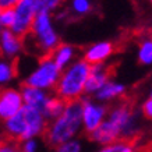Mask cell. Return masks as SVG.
<instances>
[{
    "label": "cell",
    "mask_w": 152,
    "mask_h": 152,
    "mask_svg": "<svg viewBox=\"0 0 152 152\" xmlns=\"http://www.w3.org/2000/svg\"><path fill=\"white\" fill-rule=\"evenodd\" d=\"M83 129V102L81 99H74L67 101L64 110L56 119L50 120L43 135L48 145L57 148L63 142L77 137Z\"/></svg>",
    "instance_id": "cell-1"
},
{
    "label": "cell",
    "mask_w": 152,
    "mask_h": 152,
    "mask_svg": "<svg viewBox=\"0 0 152 152\" xmlns=\"http://www.w3.org/2000/svg\"><path fill=\"white\" fill-rule=\"evenodd\" d=\"M91 70V63L85 59H75L67 66L60 75V80L55 88V94L64 101H74L85 95V85Z\"/></svg>",
    "instance_id": "cell-2"
},
{
    "label": "cell",
    "mask_w": 152,
    "mask_h": 152,
    "mask_svg": "<svg viewBox=\"0 0 152 152\" xmlns=\"http://www.w3.org/2000/svg\"><path fill=\"white\" fill-rule=\"evenodd\" d=\"M28 37L32 38L34 45L38 49L41 57L52 55V52L60 45V38L53 25L52 13L48 11L38 13L35 15L31 32Z\"/></svg>",
    "instance_id": "cell-3"
},
{
    "label": "cell",
    "mask_w": 152,
    "mask_h": 152,
    "mask_svg": "<svg viewBox=\"0 0 152 152\" xmlns=\"http://www.w3.org/2000/svg\"><path fill=\"white\" fill-rule=\"evenodd\" d=\"M106 120L115 129L119 140L133 141L135 135L138 134V121L129 102L123 101L113 106L107 113Z\"/></svg>",
    "instance_id": "cell-4"
},
{
    "label": "cell",
    "mask_w": 152,
    "mask_h": 152,
    "mask_svg": "<svg viewBox=\"0 0 152 152\" xmlns=\"http://www.w3.org/2000/svg\"><path fill=\"white\" fill-rule=\"evenodd\" d=\"M60 75H61V70L55 63V60L52 59V56H42L41 60L38 61V66L25 77L24 84L41 88L45 91H52L59 83Z\"/></svg>",
    "instance_id": "cell-5"
},
{
    "label": "cell",
    "mask_w": 152,
    "mask_h": 152,
    "mask_svg": "<svg viewBox=\"0 0 152 152\" xmlns=\"http://www.w3.org/2000/svg\"><path fill=\"white\" fill-rule=\"evenodd\" d=\"M14 11H15V21L10 29L24 39L31 32L35 15L38 14L37 3L35 0H20L14 6Z\"/></svg>",
    "instance_id": "cell-6"
},
{
    "label": "cell",
    "mask_w": 152,
    "mask_h": 152,
    "mask_svg": "<svg viewBox=\"0 0 152 152\" xmlns=\"http://www.w3.org/2000/svg\"><path fill=\"white\" fill-rule=\"evenodd\" d=\"M83 102V123H84V131L87 134L92 133L102 124V121L107 117V107L105 105L99 103L95 98L89 99L87 96L80 98Z\"/></svg>",
    "instance_id": "cell-7"
},
{
    "label": "cell",
    "mask_w": 152,
    "mask_h": 152,
    "mask_svg": "<svg viewBox=\"0 0 152 152\" xmlns=\"http://www.w3.org/2000/svg\"><path fill=\"white\" fill-rule=\"evenodd\" d=\"M24 98L21 89L6 88L0 95V117L3 120L9 119L13 115L18 113L24 107Z\"/></svg>",
    "instance_id": "cell-8"
},
{
    "label": "cell",
    "mask_w": 152,
    "mask_h": 152,
    "mask_svg": "<svg viewBox=\"0 0 152 152\" xmlns=\"http://www.w3.org/2000/svg\"><path fill=\"white\" fill-rule=\"evenodd\" d=\"M112 78V70L105 63L91 64L88 81L85 85V95H95V94Z\"/></svg>",
    "instance_id": "cell-9"
},
{
    "label": "cell",
    "mask_w": 152,
    "mask_h": 152,
    "mask_svg": "<svg viewBox=\"0 0 152 152\" xmlns=\"http://www.w3.org/2000/svg\"><path fill=\"white\" fill-rule=\"evenodd\" d=\"M0 48L6 59L14 60L23 52V38L13 32L10 28H3V31L0 34Z\"/></svg>",
    "instance_id": "cell-10"
},
{
    "label": "cell",
    "mask_w": 152,
    "mask_h": 152,
    "mask_svg": "<svg viewBox=\"0 0 152 152\" xmlns=\"http://www.w3.org/2000/svg\"><path fill=\"white\" fill-rule=\"evenodd\" d=\"M113 52H115V46H113L112 42H96L84 52V59L91 64L105 63L106 60L113 55Z\"/></svg>",
    "instance_id": "cell-11"
},
{
    "label": "cell",
    "mask_w": 152,
    "mask_h": 152,
    "mask_svg": "<svg viewBox=\"0 0 152 152\" xmlns=\"http://www.w3.org/2000/svg\"><path fill=\"white\" fill-rule=\"evenodd\" d=\"M21 92H23L24 103H25V105H31V106H35V107H39V109H42L43 113H45V106H46L48 101H49V98H50V95H48V92L45 89L23 84Z\"/></svg>",
    "instance_id": "cell-12"
},
{
    "label": "cell",
    "mask_w": 152,
    "mask_h": 152,
    "mask_svg": "<svg viewBox=\"0 0 152 152\" xmlns=\"http://www.w3.org/2000/svg\"><path fill=\"white\" fill-rule=\"evenodd\" d=\"M124 94H126L124 85L117 83V81H113V80L110 78L95 95H94V98H95L96 101L106 103V102H112V101H115V99H119V98H121Z\"/></svg>",
    "instance_id": "cell-13"
},
{
    "label": "cell",
    "mask_w": 152,
    "mask_h": 152,
    "mask_svg": "<svg viewBox=\"0 0 152 152\" xmlns=\"http://www.w3.org/2000/svg\"><path fill=\"white\" fill-rule=\"evenodd\" d=\"M52 59L55 60V63L60 67V70H63L70 66L75 60L77 56V49L73 45H67V43H60L55 50L52 52Z\"/></svg>",
    "instance_id": "cell-14"
},
{
    "label": "cell",
    "mask_w": 152,
    "mask_h": 152,
    "mask_svg": "<svg viewBox=\"0 0 152 152\" xmlns=\"http://www.w3.org/2000/svg\"><path fill=\"white\" fill-rule=\"evenodd\" d=\"M66 103H67V101H64L63 98H60L59 95H53V96L50 95L46 106H45V116L48 117V120L50 121V120L56 119L61 112L64 110Z\"/></svg>",
    "instance_id": "cell-15"
},
{
    "label": "cell",
    "mask_w": 152,
    "mask_h": 152,
    "mask_svg": "<svg viewBox=\"0 0 152 152\" xmlns=\"http://www.w3.org/2000/svg\"><path fill=\"white\" fill-rule=\"evenodd\" d=\"M138 63L142 66L152 64V38H145L140 42L138 52H137Z\"/></svg>",
    "instance_id": "cell-16"
},
{
    "label": "cell",
    "mask_w": 152,
    "mask_h": 152,
    "mask_svg": "<svg viewBox=\"0 0 152 152\" xmlns=\"http://www.w3.org/2000/svg\"><path fill=\"white\" fill-rule=\"evenodd\" d=\"M17 75V69L11 59H6L0 61V83L3 84H9L11 80Z\"/></svg>",
    "instance_id": "cell-17"
},
{
    "label": "cell",
    "mask_w": 152,
    "mask_h": 152,
    "mask_svg": "<svg viewBox=\"0 0 152 152\" xmlns=\"http://www.w3.org/2000/svg\"><path fill=\"white\" fill-rule=\"evenodd\" d=\"M133 149L134 142L131 140H117L106 147H102L103 152H131Z\"/></svg>",
    "instance_id": "cell-18"
},
{
    "label": "cell",
    "mask_w": 152,
    "mask_h": 152,
    "mask_svg": "<svg viewBox=\"0 0 152 152\" xmlns=\"http://www.w3.org/2000/svg\"><path fill=\"white\" fill-rule=\"evenodd\" d=\"M91 10H92L91 0H71L70 13L83 17V15H87L88 13H91Z\"/></svg>",
    "instance_id": "cell-19"
},
{
    "label": "cell",
    "mask_w": 152,
    "mask_h": 152,
    "mask_svg": "<svg viewBox=\"0 0 152 152\" xmlns=\"http://www.w3.org/2000/svg\"><path fill=\"white\" fill-rule=\"evenodd\" d=\"M14 21H15L14 7L0 9V25H1V28H11Z\"/></svg>",
    "instance_id": "cell-20"
},
{
    "label": "cell",
    "mask_w": 152,
    "mask_h": 152,
    "mask_svg": "<svg viewBox=\"0 0 152 152\" xmlns=\"http://www.w3.org/2000/svg\"><path fill=\"white\" fill-rule=\"evenodd\" d=\"M63 1L64 0H35L38 13H41V11L53 13V11H56V10L59 9Z\"/></svg>",
    "instance_id": "cell-21"
},
{
    "label": "cell",
    "mask_w": 152,
    "mask_h": 152,
    "mask_svg": "<svg viewBox=\"0 0 152 152\" xmlns=\"http://www.w3.org/2000/svg\"><path fill=\"white\" fill-rule=\"evenodd\" d=\"M56 151L59 152H80L81 151V144L77 141V140H69V141H66L63 142L61 145L56 148Z\"/></svg>",
    "instance_id": "cell-22"
},
{
    "label": "cell",
    "mask_w": 152,
    "mask_h": 152,
    "mask_svg": "<svg viewBox=\"0 0 152 152\" xmlns=\"http://www.w3.org/2000/svg\"><path fill=\"white\" fill-rule=\"evenodd\" d=\"M20 149L24 152H35L38 149V142L35 137L34 138H27L20 142Z\"/></svg>",
    "instance_id": "cell-23"
},
{
    "label": "cell",
    "mask_w": 152,
    "mask_h": 152,
    "mask_svg": "<svg viewBox=\"0 0 152 152\" xmlns=\"http://www.w3.org/2000/svg\"><path fill=\"white\" fill-rule=\"evenodd\" d=\"M141 110H142V115L145 116L147 119L152 120V95L142 103V106H141Z\"/></svg>",
    "instance_id": "cell-24"
},
{
    "label": "cell",
    "mask_w": 152,
    "mask_h": 152,
    "mask_svg": "<svg viewBox=\"0 0 152 152\" xmlns=\"http://www.w3.org/2000/svg\"><path fill=\"white\" fill-rule=\"evenodd\" d=\"M20 0H0V9H6V7H14Z\"/></svg>",
    "instance_id": "cell-25"
},
{
    "label": "cell",
    "mask_w": 152,
    "mask_h": 152,
    "mask_svg": "<svg viewBox=\"0 0 152 152\" xmlns=\"http://www.w3.org/2000/svg\"><path fill=\"white\" fill-rule=\"evenodd\" d=\"M148 1H149V3H152V0H148Z\"/></svg>",
    "instance_id": "cell-26"
},
{
    "label": "cell",
    "mask_w": 152,
    "mask_h": 152,
    "mask_svg": "<svg viewBox=\"0 0 152 152\" xmlns=\"http://www.w3.org/2000/svg\"><path fill=\"white\" fill-rule=\"evenodd\" d=\"M151 149H152V141H151Z\"/></svg>",
    "instance_id": "cell-27"
},
{
    "label": "cell",
    "mask_w": 152,
    "mask_h": 152,
    "mask_svg": "<svg viewBox=\"0 0 152 152\" xmlns=\"http://www.w3.org/2000/svg\"><path fill=\"white\" fill-rule=\"evenodd\" d=\"M151 95H152V91H151Z\"/></svg>",
    "instance_id": "cell-28"
}]
</instances>
